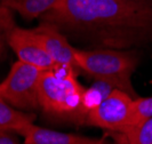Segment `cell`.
<instances>
[{"label":"cell","mask_w":152,"mask_h":144,"mask_svg":"<svg viewBox=\"0 0 152 144\" xmlns=\"http://www.w3.org/2000/svg\"><path fill=\"white\" fill-rule=\"evenodd\" d=\"M41 20L60 31L110 47L127 48L152 41L150 0H56Z\"/></svg>","instance_id":"6da1fadb"},{"label":"cell","mask_w":152,"mask_h":144,"mask_svg":"<svg viewBox=\"0 0 152 144\" xmlns=\"http://www.w3.org/2000/svg\"><path fill=\"white\" fill-rule=\"evenodd\" d=\"M85 89L76 76L64 70L42 71L38 87L39 105L53 118L85 124L89 112Z\"/></svg>","instance_id":"7a4b0ae2"},{"label":"cell","mask_w":152,"mask_h":144,"mask_svg":"<svg viewBox=\"0 0 152 144\" xmlns=\"http://www.w3.org/2000/svg\"><path fill=\"white\" fill-rule=\"evenodd\" d=\"M75 57L81 71L96 81L119 89L137 99L132 86V76L137 67L135 52L117 49L83 50L75 48Z\"/></svg>","instance_id":"3957f363"},{"label":"cell","mask_w":152,"mask_h":144,"mask_svg":"<svg viewBox=\"0 0 152 144\" xmlns=\"http://www.w3.org/2000/svg\"><path fill=\"white\" fill-rule=\"evenodd\" d=\"M42 71L22 61L13 64L6 79L0 83V95L12 106L30 111L40 107L39 80Z\"/></svg>","instance_id":"277c9868"},{"label":"cell","mask_w":152,"mask_h":144,"mask_svg":"<svg viewBox=\"0 0 152 144\" xmlns=\"http://www.w3.org/2000/svg\"><path fill=\"white\" fill-rule=\"evenodd\" d=\"M133 102L127 93L112 89L87 114V125L119 133L120 135L133 129Z\"/></svg>","instance_id":"5b68a950"},{"label":"cell","mask_w":152,"mask_h":144,"mask_svg":"<svg viewBox=\"0 0 152 144\" xmlns=\"http://www.w3.org/2000/svg\"><path fill=\"white\" fill-rule=\"evenodd\" d=\"M7 42L17 55L18 61L33 65L41 71L58 70L52 56L36 37L33 30L14 26L8 34Z\"/></svg>","instance_id":"8992f818"},{"label":"cell","mask_w":152,"mask_h":144,"mask_svg":"<svg viewBox=\"0 0 152 144\" xmlns=\"http://www.w3.org/2000/svg\"><path fill=\"white\" fill-rule=\"evenodd\" d=\"M33 32L52 56L58 70L71 72L75 76L81 71L75 57V47L69 44L68 39L58 29L41 22L38 28L33 29Z\"/></svg>","instance_id":"52a82bcc"},{"label":"cell","mask_w":152,"mask_h":144,"mask_svg":"<svg viewBox=\"0 0 152 144\" xmlns=\"http://www.w3.org/2000/svg\"><path fill=\"white\" fill-rule=\"evenodd\" d=\"M24 137V144H110L104 138L79 136L42 128L33 124L16 132Z\"/></svg>","instance_id":"ba28073f"},{"label":"cell","mask_w":152,"mask_h":144,"mask_svg":"<svg viewBox=\"0 0 152 144\" xmlns=\"http://www.w3.org/2000/svg\"><path fill=\"white\" fill-rule=\"evenodd\" d=\"M34 114L16 110L0 95V130L17 132L33 124Z\"/></svg>","instance_id":"9c48e42d"},{"label":"cell","mask_w":152,"mask_h":144,"mask_svg":"<svg viewBox=\"0 0 152 144\" xmlns=\"http://www.w3.org/2000/svg\"><path fill=\"white\" fill-rule=\"evenodd\" d=\"M56 0H0V5L15 10L23 18L31 21L42 16Z\"/></svg>","instance_id":"30bf717a"},{"label":"cell","mask_w":152,"mask_h":144,"mask_svg":"<svg viewBox=\"0 0 152 144\" xmlns=\"http://www.w3.org/2000/svg\"><path fill=\"white\" fill-rule=\"evenodd\" d=\"M125 144H152V118L126 134H122Z\"/></svg>","instance_id":"8fae6325"},{"label":"cell","mask_w":152,"mask_h":144,"mask_svg":"<svg viewBox=\"0 0 152 144\" xmlns=\"http://www.w3.org/2000/svg\"><path fill=\"white\" fill-rule=\"evenodd\" d=\"M133 129L152 118V96L137 97L133 102Z\"/></svg>","instance_id":"7c38bea8"},{"label":"cell","mask_w":152,"mask_h":144,"mask_svg":"<svg viewBox=\"0 0 152 144\" xmlns=\"http://www.w3.org/2000/svg\"><path fill=\"white\" fill-rule=\"evenodd\" d=\"M9 10L10 9L0 5V54L2 52L5 42L7 41L9 32L15 26Z\"/></svg>","instance_id":"4fadbf2b"},{"label":"cell","mask_w":152,"mask_h":144,"mask_svg":"<svg viewBox=\"0 0 152 144\" xmlns=\"http://www.w3.org/2000/svg\"><path fill=\"white\" fill-rule=\"evenodd\" d=\"M0 144H20L9 130H0Z\"/></svg>","instance_id":"5bb4252c"}]
</instances>
